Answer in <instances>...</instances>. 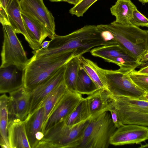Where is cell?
<instances>
[{"instance_id":"23","label":"cell","mask_w":148,"mask_h":148,"mask_svg":"<svg viewBox=\"0 0 148 148\" xmlns=\"http://www.w3.org/2000/svg\"><path fill=\"white\" fill-rule=\"evenodd\" d=\"M8 97L5 94L0 97V133L1 147L10 148L8 136L9 115L8 107Z\"/></svg>"},{"instance_id":"20","label":"cell","mask_w":148,"mask_h":148,"mask_svg":"<svg viewBox=\"0 0 148 148\" xmlns=\"http://www.w3.org/2000/svg\"><path fill=\"white\" fill-rule=\"evenodd\" d=\"M80 66L94 82L98 89H104L109 92L105 77L101 68L83 56H78Z\"/></svg>"},{"instance_id":"39","label":"cell","mask_w":148,"mask_h":148,"mask_svg":"<svg viewBox=\"0 0 148 148\" xmlns=\"http://www.w3.org/2000/svg\"><path fill=\"white\" fill-rule=\"evenodd\" d=\"M147 147H148V144H146L144 145H141V146L139 148H143Z\"/></svg>"},{"instance_id":"8","label":"cell","mask_w":148,"mask_h":148,"mask_svg":"<svg viewBox=\"0 0 148 148\" xmlns=\"http://www.w3.org/2000/svg\"><path fill=\"white\" fill-rule=\"evenodd\" d=\"M20 0H0V22L2 25H10L16 34L24 37L30 47L33 50L41 48L40 45L33 40L29 36L22 20Z\"/></svg>"},{"instance_id":"9","label":"cell","mask_w":148,"mask_h":148,"mask_svg":"<svg viewBox=\"0 0 148 148\" xmlns=\"http://www.w3.org/2000/svg\"><path fill=\"white\" fill-rule=\"evenodd\" d=\"M90 52L93 56L116 64L119 67V69L125 73H129L142 64L118 44L97 47Z\"/></svg>"},{"instance_id":"4","label":"cell","mask_w":148,"mask_h":148,"mask_svg":"<svg viewBox=\"0 0 148 148\" xmlns=\"http://www.w3.org/2000/svg\"><path fill=\"white\" fill-rule=\"evenodd\" d=\"M90 119L72 127L60 122L44 134L36 148H78Z\"/></svg>"},{"instance_id":"30","label":"cell","mask_w":148,"mask_h":148,"mask_svg":"<svg viewBox=\"0 0 148 148\" xmlns=\"http://www.w3.org/2000/svg\"><path fill=\"white\" fill-rule=\"evenodd\" d=\"M132 24L135 26L148 27V18L136 9L133 11L132 17L130 20Z\"/></svg>"},{"instance_id":"41","label":"cell","mask_w":148,"mask_h":148,"mask_svg":"<svg viewBox=\"0 0 148 148\" xmlns=\"http://www.w3.org/2000/svg\"><path fill=\"white\" fill-rule=\"evenodd\" d=\"M147 33H148V30H147Z\"/></svg>"},{"instance_id":"31","label":"cell","mask_w":148,"mask_h":148,"mask_svg":"<svg viewBox=\"0 0 148 148\" xmlns=\"http://www.w3.org/2000/svg\"><path fill=\"white\" fill-rule=\"evenodd\" d=\"M109 111L110 112L112 121L117 128L124 125L121 122L116 112L114 109L112 108Z\"/></svg>"},{"instance_id":"27","label":"cell","mask_w":148,"mask_h":148,"mask_svg":"<svg viewBox=\"0 0 148 148\" xmlns=\"http://www.w3.org/2000/svg\"><path fill=\"white\" fill-rule=\"evenodd\" d=\"M99 90L96 85L80 66L79 69L76 84V92L87 95Z\"/></svg>"},{"instance_id":"16","label":"cell","mask_w":148,"mask_h":148,"mask_svg":"<svg viewBox=\"0 0 148 148\" xmlns=\"http://www.w3.org/2000/svg\"><path fill=\"white\" fill-rule=\"evenodd\" d=\"M44 111L42 106L24 120L27 135L31 148H36L43 138Z\"/></svg>"},{"instance_id":"40","label":"cell","mask_w":148,"mask_h":148,"mask_svg":"<svg viewBox=\"0 0 148 148\" xmlns=\"http://www.w3.org/2000/svg\"><path fill=\"white\" fill-rule=\"evenodd\" d=\"M77 0V1H78V2H79V1H80V0Z\"/></svg>"},{"instance_id":"35","label":"cell","mask_w":148,"mask_h":148,"mask_svg":"<svg viewBox=\"0 0 148 148\" xmlns=\"http://www.w3.org/2000/svg\"><path fill=\"white\" fill-rule=\"evenodd\" d=\"M63 1L72 4L74 5H75L78 2L77 0H62Z\"/></svg>"},{"instance_id":"15","label":"cell","mask_w":148,"mask_h":148,"mask_svg":"<svg viewBox=\"0 0 148 148\" xmlns=\"http://www.w3.org/2000/svg\"><path fill=\"white\" fill-rule=\"evenodd\" d=\"M9 93L8 101L9 121L15 119L24 120L28 114L30 90L22 87Z\"/></svg>"},{"instance_id":"28","label":"cell","mask_w":148,"mask_h":148,"mask_svg":"<svg viewBox=\"0 0 148 148\" xmlns=\"http://www.w3.org/2000/svg\"><path fill=\"white\" fill-rule=\"evenodd\" d=\"M134 83L145 92H148V74H141L135 70L129 73Z\"/></svg>"},{"instance_id":"32","label":"cell","mask_w":148,"mask_h":148,"mask_svg":"<svg viewBox=\"0 0 148 148\" xmlns=\"http://www.w3.org/2000/svg\"><path fill=\"white\" fill-rule=\"evenodd\" d=\"M137 71L140 73L148 74V65L141 68Z\"/></svg>"},{"instance_id":"1","label":"cell","mask_w":148,"mask_h":148,"mask_svg":"<svg viewBox=\"0 0 148 148\" xmlns=\"http://www.w3.org/2000/svg\"><path fill=\"white\" fill-rule=\"evenodd\" d=\"M109 45L113 44L105 40L97 25H86L66 35L55 34L47 49L33 50L32 53L39 57L75 50L76 57L90 51L92 48Z\"/></svg>"},{"instance_id":"13","label":"cell","mask_w":148,"mask_h":148,"mask_svg":"<svg viewBox=\"0 0 148 148\" xmlns=\"http://www.w3.org/2000/svg\"><path fill=\"white\" fill-rule=\"evenodd\" d=\"M66 64L60 68L48 80L30 90V103L27 116L31 115L42 107L51 92L64 81Z\"/></svg>"},{"instance_id":"38","label":"cell","mask_w":148,"mask_h":148,"mask_svg":"<svg viewBox=\"0 0 148 148\" xmlns=\"http://www.w3.org/2000/svg\"><path fill=\"white\" fill-rule=\"evenodd\" d=\"M50 1L53 2H60L63 1L62 0H49Z\"/></svg>"},{"instance_id":"36","label":"cell","mask_w":148,"mask_h":148,"mask_svg":"<svg viewBox=\"0 0 148 148\" xmlns=\"http://www.w3.org/2000/svg\"><path fill=\"white\" fill-rule=\"evenodd\" d=\"M139 99L148 101V92H145L143 97Z\"/></svg>"},{"instance_id":"3","label":"cell","mask_w":148,"mask_h":148,"mask_svg":"<svg viewBox=\"0 0 148 148\" xmlns=\"http://www.w3.org/2000/svg\"><path fill=\"white\" fill-rule=\"evenodd\" d=\"M100 25L111 32L117 44L139 61L148 52L147 30L131 23L122 24L115 21Z\"/></svg>"},{"instance_id":"22","label":"cell","mask_w":148,"mask_h":148,"mask_svg":"<svg viewBox=\"0 0 148 148\" xmlns=\"http://www.w3.org/2000/svg\"><path fill=\"white\" fill-rule=\"evenodd\" d=\"M136 9L131 0H117L115 4L110 8V11L112 15L116 17L115 22L127 24L131 23L130 20Z\"/></svg>"},{"instance_id":"10","label":"cell","mask_w":148,"mask_h":148,"mask_svg":"<svg viewBox=\"0 0 148 148\" xmlns=\"http://www.w3.org/2000/svg\"><path fill=\"white\" fill-rule=\"evenodd\" d=\"M109 92L133 98L140 99L145 92L132 81L128 73L119 69L113 70L102 68Z\"/></svg>"},{"instance_id":"21","label":"cell","mask_w":148,"mask_h":148,"mask_svg":"<svg viewBox=\"0 0 148 148\" xmlns=\"http://www.w3.org/2000/svg\"><path fill=\"white\" fill-rule=\"evenodd\" d=\"M21 15L26 31L33 40L41 45L47 37L51 39V34L42 24L23 13Z\"/></svg>"},{"instance_id":"37","label":"cell","mask_w":148,"mask_h":148,"mask_svg":"<svg viewBox=\"0 0 148 148\" xmlns=\"http://www.w3.org/2000/svg\"><path fill=\"white\" fill-rule=\"evenodd\" d=\"M138 1L142 3H148V0H138Z\"/></svg>"},{"instance_id":"24","label":"cell","mask_w":148,"mask_h":148,"mask_svg":"<svg viewBox=\"0 0 148 148\" xmlns=\"http://www.w3.org/2000/svg\"><path fill=\"white\" fill-rule=\"evenodd\" d=\"M67 90L64 81L51 92L45 101L42 106L44 111L43 129L50 114Z\"/></svg>"},{"instance_id":"5","label":"cell","mask_w":148,"mask_h":148,"mask_svg":"<svg viewBox=\"0 0 148 148\" xmlns=\"http://www.w3.org/2000/svg\"><path fill=\"white\" fill-rule=\"evenodd\" d=\"M117 128L109 111L91 118L86 127L78 148H107Z\"/></svg>"},{"instance_id":"18","label":"cell","mask_w":148,"mask_h":148,"mask_svg":"<svg viewBox=\"0 0 148 148\" xmlns=\"http://www.w3.org/2000/svg\"><path fill=\"white\" fill-rule=\"evenodd\" d=\"M15 66L0 68V92L10 93L23 87L22 72Z\"/></svg>"},{"instance_id":"2","label":"cell","mask_w":148,"mask_h":148,"mask_svg":"<svg viewBox=\"0 0 148 148\" xmlns=\"http://www.w3.org/2000/svg\"><path fill=\"white\" fill-rule=\"evenodd\" d=\"M75 51L39 57L33 55L22 71L23 87L31 90L45 82L70 60L76 57Z\"/></svg>"},{"instance_id":"19","label":"cell","mask_w":148,"mask_h":148,"mask_svg":"<svg viewBox=\"0 0 148 148\" xmlns=\"http://www.w3.org/2000/svg\"><path fill=\"white\" fill-rule=\"evenodd\" d=\"M104 89H99L85 98L90 114L92 118L95 117L112 108L108 93Z\"/></svg>"},{"instance_id":"34","label":"cell","mask_w":148,"mask_h":148,"mask_svg":"<svg viewBox=\"0 0 148 148\" xmlns=\"http://www.w3.org/2000/svg\"><path fill=\"white\" fill-rule=\"evenodd\" d=\"M140 62L142 63V64H144L145 62H148V52L146 53Z\"/></svg>"},{"instance_id":"7","label":"cell","mask_w":148,"mask_h":148,"mask_svg":"<svg viewBox=\"0 0 148 148\" xmlns=\"http://www.w3.org/2000/svg\"><path fill=\"white\" fill-rule=\"evenodd\" d=\"M2 25L3 40L1 52V62L0 68L13 66L22 71L29 59L12 27L8 24Z\"/></svg>"},{"instance_id":"17","label":"cell","mask_w":148,"mask_h":148,"mask_svg":"<svg viewBox=\"0 0 148 148\" xmlns=\"http://www.w3.org/2000/svg\"><path fill=\"white\" fill-rule=\"evenodd\" d=\"M8 136L10 148H31L24 120L15 119L10 121Z\"/></svg>"},{"instance_id":"12","label":"cell","mask_w":148,"mask_h":148,"mask_svg":"<svg viewBox=\"0 0 148 148\" xmlns=\"http://www.w3.org/2000/svg\"><path fill=\"white\" fill-rule=\"evenodd\" d=\"M21 13L42 24L49 31L51 39L56 34L55 19L43 0H20Z\"/></svg>"},{"instance_id":"29","label":"cell","mask_w":148,"mask_h":148,"mask_svg":"<svg viewBox=\"0 0 148 148\" xmlns=\"http://www.w3.org/2000/svg\"><path fill=\"white\" fill-rule=\"evenodd\" d=\"M98 0H81L69 10L72 15L78 17L83 16L90 7Z\"/></svg>"},{"instance_id":"14","label":"cell","mask_w":148,"mask_h":148,"mask_svg":"<svg viewBox=\"0 0 148 148\" xmlns=\"http://www.w3.org/2000/svg\"><path fill=\"white\" fill-rule=\"evenodd\" d=\"M148 140V127L136 124L123 125L117 128L110 139V145L120 146L140 144Z\"/></svg>"},{"instance_id":"26","label":"cell","mask_w":148,"mask_h":148,"mask_svg":"<svg viewBox=\"0 0 148 148\" xmlns=\"http://www.w3.org/2000/svg\"><path fill=\"white\" fill-rule=\"evenodd\" d=\"M85 98L63 121L67 126L72 127L91 118Z\"/></svg>"},{"instance_id":"33","label":"cell","mask_w":148,"mask_h":148,"mask_svg":"<svg viewBox=\"0 0 148 148\" xmlns=\"http://www.w3.org/2000/svg\"><path fill=\"white\" fill-rule=\"evenodd\" d=\"M50 42V41L47 40L43 42L41 45V48L44 49H47L49 45Z\"/></svg>"},{"instance_id":"6","label":"cell","mask_w":148,"mask_h":148,"mask_svg":"<svg viewBox=\"0 0 148 148\" xmlns=\"http://www.w3.org/2000/svg\"><path fill=\"white\" fill-rule=\"evenodd\" d=\"M111 106L124 125L148 127V101L109 92Z\"/></svg>"},{"instance_id":"25","label":"cell","mask_w":148,"mask_h":148,"mask_svg":"<svg viewBox=\"0 0 148 148\" xmlns=\"http://www.w3.org/2000/svg\"><path fill=\"white\" fill-rule=\"evenodd\" d=\"M80 64L78 57H74L66 64L64 82L68 90L76 92V84Z\"/></svg>"},{"instance_id":"11","label":"cell","mask_w":148,"mask_h":148,"mask_svg":"<svg viewBox=\"0 0 148 148\" xmlns=\"http://www.w3.org/2000/svg\"><path fill=\"white\" fill-rule=\"evenodd\" d=\"M83 98L82 94L68 90L48 117L43 127L44 134L63 121Z\"/></svg>"}]
</instances>
